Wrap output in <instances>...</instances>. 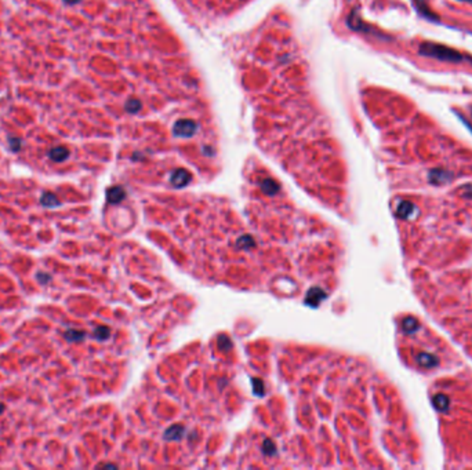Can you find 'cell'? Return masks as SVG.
<instances>
[{
  "label": "cell",
  "mask_w": 472,
  "mask_h": 470,
  "mask_svg": "<svg viewBox=\"0 0 472 470\" xmlns=\"http://www.w3.org/2000/svg\"><path fill=\"white\" fill-rule=\"evenodd\" d=\"M123 199V190L121 188H112L108 192V200L112 203H118Z\"/></svg>",
  "instance_id": "obj_5"
},
{
  "label": "cell",
  "mask_w": 472,
  "mask_h": 470,
  "mask_svg": "<svg viewBox=\"0 0 472 470\" xmlns=\"http://www.w3.org/2000/svg\"><path fill=\"white\" fill-rule=\"evenodd\" d=\"M414 6H416V9L419 10V13H420L421 16H424V17H427V18H431V19H437L435 16H432V14H431V11H429L428 7L425 6V3H424V0H414Z\"/></svg>",
  "instance_id": "obj_3"
},
{
  "label": "cell",
  "mask_w": 472,
  "mask_h": 470,
  "mask_svg": "<svg viewBox=\"0 0 472 470\" xmlns=\"http://www.w3.org/2000/svg\"><path fill=\"white\" fill-rule=\"evenodd\" d=\"M108 334H109V331H108L106 328H100V330H97V331H95V335H97L98 338H101V339H103L104 336H106Z\"/></svg>",
  "instance_id": "obj_8"
},
{
  "label": "cell",
  "mask_w": 472,
  "mask_h": 470,
  "mask_svg": "<svg viewBox=\"0 0 472 470\" xmlns=\"http://www.w3.org/2000/svg\"><path fill=\"white\" fill-rule=\"evenodd\" d=\"M463 1H472V0H463Z\"/></svg>",
  "instance_id": "obj_11"
},
{
  "label": "cell",
  "mask_w": 472,
  "mask_h": 470,
  "mask_svg": "<svg viewBox=\"0 0 472 470\" xmlns=\"http://www.w3.org/2000/svg\"><path fill=\"white\" fill-rule=\"evenodd\" d=\"M64 1H65L67 4H75V3H77L79 0H64Z\"/></svg>",
  "instance_id": "obj_9"
},
{
  "label": "cell",
  "mask_w": 472,
  "mask_h": 470,
  "mask_svg": "<svg viewBox=\"0 0 472 470\" xmlns=\"http://www.w3.org/2000/svg\"><path fill=\"white\" fill-rule=\"evenodd\" d=\"M420 54L424 57H431V58L449 61V62H460L464 60L463 54L455 51V49H450L438 43H422L420 47Z\"/></svg>",
  "instance_id": "obj_1"
},
{
  "label": "cell",
  "mask_w": 472,
  "mask_h": 470,
  "mask_svg": "<svg viewBox=\"0 0 472 470\" xmlns=\"http://www.w3.org/2000/svg\"><path fill=\"white\" fill-rule=\"evenodd\" d=\"M68 156H69V151L67 149V148H64V146L52 148V151L49 152V157L57 163H61V162H64V160H67V159H68Z\"/></svg>",
  "instance_id": "obj_2"
},
{
  "label": "cell",
  "mask_w": 472,
  "mask_h": 470,
  "mask_svg": "<svg viewBox=\"0 0 472 470\" xmlns=\"http://www.w3.org/2000/svg\"><path fill=\"white\" fill-rule=\"evenodd\" d=\"M3 411H4V405H3V404H1V403H0V414H1V412H3Z\"/></svg>",
  "instance_id": "obj_10"
},
{
  "label": "cell",
  "mask_w": 472,
  "mask_h": 470,
  "mask_svg": "<svg viewBox=\"0 0 472 470\" xmlns=\"http://www.w3.org/2000/svg\"><path fill=\"white\" fill-rule=\"evenodd\" d=\"M82 336H83V333H77L73 330H69L68 333L65 334V338L68 341H79V339H82Z\"/></svg>",
  "instance_id": "obj_6"
},
{
  "label": "cell",
  "mask_w": 472,
  "mask_h": 470,
  "mask_svg": "<svg viewBox=\"0 0 472 470\" xmlns=\"http://www.w3.org/2000/svg\"><path fill=\"white\" fill-rule=\"evenodd\" d=\"M10 146H11V149L14 151V152H17V151H19V148H21V139H17V138H10Z\"/></svg>",
  "instance_id": "obj_7"
},
{
  "label": "cell",
  "mask_w": 472,
  "mask_h": 470,
  "mask_svg": "<svg viewBox=\"0 0 472 470\" xmlns=\"http://www.w3.org/2000/svg\"><path fill=\"white\" fill-rule=\"evenodd\" d=\"M42 204L46 207H57V205H60V201L52 193H44L42 197Z\"/></svg>",
  "instance_id": "obj_4"
}]
</instances>
